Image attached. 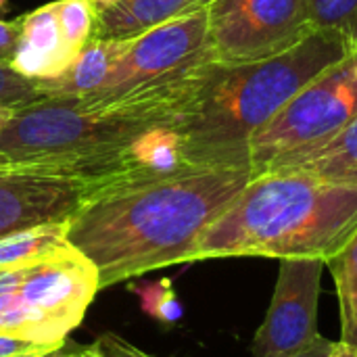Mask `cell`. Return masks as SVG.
<instances>
[{
  "instance_id": "6da1fadb",
  "label": "cell",
  "mask_w": 357,
  "mask_h": 357,
  "mask_svg": "<svg viewBox=\"0 0 357 357\" xmlns=\"http://www.w3.org/2000/svg\"><path fill=\"white\" fill-rule=\"evenodd\" d=\"M251 169H182L115 180L67 222V243L98 272L100 289L188 264L203 232L251 180Z\"/></svg>"
},
{
  "instance_id": "7a4b0ae2",
  "label": "cell",
  "mask_w": 357,
  "mask_h": 357,
  "mask_svg": "<svg viewBox=\"0 0 357 357\" xmlns=\"http://www.w3.org/2000/svg\"><path fill=\"white\" fill-rule=\"evenodd\" d=\"M199 73L100 107H84L65 96L21 107L0 130V167L75 178L96 190L126 180L132 140L151 126L174 123Z\"/></svg>"
},
{
  "instance_id": "3957f363",
  "label": "cell",
  "mask_w": 357,
  "mask_h": 357,
  "mask_svg": "<svg viewBox=\"0 0 357 357\" xmlns=\"http://www.w3.org/2000/svg\"><path fill=\"white\" fill-rule=\"evenodd\" d=\"M354 52L331 31H314L274 59L209 63L174 117L188 165L201 169H251L253 136L318 73Z\"/></svg>"
},
{
  "instance_id": "277c9868",
  "label": "cell",
  "mask_w": 357,
  "mask_h": 357,
  "mask_svg": "<svg viewBox=\"0 0 357 357\" xmlns=\"http://www.w3.org/2000/svg\"><path fill=\"white\" fill-rule=\"evenodd\" d=\"M357 230V182L264 172L203 232L190 261L335 257Z\"/></svg>"
},
{
  "instance_id": "5b68a950",
  "label": "cell",
  "mask_w": 357,
  "mask_h": 357,
  "mask_svg": "<svg viewBox=\"0 0 357 357\" xmlns=\"http://www.w3.org/2000/svg\"><path fill=\"white\" fill-rule=\"evenodd\" d=\"M98 291L96 268L71 245L0 268V335L61 347Z\"/></svg>"
},
{
  "instance_id": "8992f818",
  "label": "cell",
  "mask_w": 357,
  "mask_h": 357,
  "mask_svg": "<svg viewBox=\"0 0 357 357\" xmlns=\"http://www.w3.org/2000/svg\"><path fill=\"white\" fill-rule=\"evenodd\" d=\"M357 117V52L305 84L251 140L249 167L261 174L274 161L333 140Z\"/></svg>"
},
{
  "instance_id": "52a82bcc",
  "label": "cell",
  "mask_w": 357,
  "mask_h": 357,
  "mask_svg": "<svg viewBox=\"0 0 357 357\" xmlns=\"http://www.w3.org/2000/svg\"><path fill=\"white\" fill-rule=\"evenodd\" d=\"M209 63H215V59L207 10H201L128 40L105 84L75 100L84 107L109 105L138 90L188 79Z\"/></svg>"
},
{
  "instance_id": "ba28073f",
  "label": "cell",
  "mask_w": 357,
  "mask_h": 357,
  "mask_svg": "<svg viewBox=\"0 0 357 357\" xmlns=\"http://www.w3.org/2000/svg\"><path fill=\"white\" fill-rule=\"evenodd\" d=\"M207 25L215 63L274 59L314 33L305 0H209Z\"/></svg>"
},
{
  "instance_id": "9c48e42d",
  "label": "cell",
  "mask_w": 357,
  "mask_h": 357,
  "mask_svg": "<svg viewBox=\"0 0 357 357\" xmlns=\"http://www.w3.org/2000/svg\"><path fill=\"white\" fill-rule=\"evenodd\" d=\"M322 259H278L274 295L253 339V357H272L303 347L318 337Z\"/></svg>"
},
{
  "instance_id": "30bf717a",
  "label": "cell",
  "mask_w": 357,
  "mask_h": 357,
  "mask_svg": "<svg viewBox=\"0 0 357 357\" xmlns=\"http://www.w3.org/2000/svg\"><path fill=\"white\" fill-rule=\"evenodd\" d=\"M94 190L75 178L0 167V238L69 222Z\"/></svg>"
},
{
  "instance_id": "8fae6325",
  "label": "cell",
  "mask_w": 357,
  "mask_h": 357,
  "mask_svg": "<svg viewBox=\"0 0 357 357\" xmlns=\"http://www.w3.org/2000/svg\"><path fill=\"white\" fill-rule=\"evenodd\" d=\"M75 56L63 36L54 2L21 17V40L10 69L29 79H48L65 71Z\"/></svg>"
},
{
  "instance_id": "7c38bea8",
  "label": "cell",
  "mask_w": 357,
  "mask_h": 357,
  "mask_svg": "<svg viewBox=\"0 0 357 357\" xmlns=\"http://www.w3.org/2000/svg\"><path fill=\"white\" fill-rule=\"evenodd\" d=\"M207 2L209 0H115L94 10L92 38L134 40L165 23L205 10Z\"/></svg>"
},
{
  "instance_id": "4fadbf2b",
  "label": "cell",
  "mask_w": 357,
  "mask_h": 357,
  "mask_svg": "<svg viewBox=\"0 0 357 357\" xmlns=\"http://www.w3.org/2000/svg\"><path fill=\"white\" fill-rule=\"evenodd\" d=\"M126 42L90 38L65 71H61L54 77L33 79V82H36L38 90L44 94V98L46 96L79 98V96L92 94L105 84V79H107L113 63L121 54Z\"/></svg>"
},
{
  "instance_id": "5bb4252c",
  "label": "cell",
  "mask_w": 357,
  "mask_h": 357,
  "mask_svg": "<svg viewBox=\"0 0 357 357\" xmlns=\"http://www.w3.org/2000/svg\"><path fill=\"white\" fill-rule=\"evenodd\" d=\"M264 172H301L335 182H357V117L333 140L287 155Z\"/></svg>"
},
{
  "instance_id": "9a60e30c",
  "label": "cell",
  "mask_w": 357,
  "mask_h": 357,
  "mask_svg": "<svg viewBox=\"0 0 357 357\" xmlns=\"http://www.w3.org/2000/svg\"><path fill=\"white\" fill-rule=\"evenodd\" d=\"M333 272L341 312V341L357 349V230L347 245L326 261Z\"/></svg>"
},
{
  "instance_id": "2e32d148",
  "label": "cell",
  "mask_w": 357,
  "mask_h": 357,
  "mask_svg": "<svg viewBox=\"0 0 357 357\" xmlns=\"http://www.w3.org/2000/svg\"><path fill=\"white\" fill-rule=\"evenodd\" d=\"M67 243V222L63 224H46L38 228H29L23 232L8 234L0 238V268L17 266L46 253H52Z\"/></svg>"
},
{
  "instance_id": "e0dca14e",
  "label": "cell",
  "mask_w": 357,
  "mask_h": 357,
  "mask_svg": "<svg viewBox=\"0 0 357 357\" xmlns=\"http://www.w3.org/2000/svg\"><path fill=\"white\" fill-rule=\"evenodd\" d=\"M314 31H331L357 46V0H305Z\"/></svg>"
},
{
  "instance_id": "ac0fdd59",
  "label": "cell",
  "mask_w": 357,
  "mask_h": 357,
  "mask_svg": "<svg viewBox=\"0 0 357 357\" xmlns=\"http://www.w3.org/2000/svg\"><path fill=\"white\" fill-rule=\"evenodd\" d=\"M59 23L69 48L77 54L82 46L92 38L94 8L90 0H54Z\"/></svg>"
},
{
  "instance_id": "d6986e66",
  "label": "cell",
  "mask_w": 357,
  "mask_h": 357,
  "mask_svg": "<svg viewBox=\"0 0 357 357\" xmlns=\"http://www.w3.org/2000/svg\"><path fill=\"white\" fill-rule=\"evenodd\" d=\"M134 291L140 297L142 310L165 322V324H176L182 318V305L172 289L169 280H159V282H146L140 287H134Z\"/></svg>"
},
{
  "instance_id": "ffe728a7",
  "label": "cell",
  "mask_w": 357,
  "mask_h": 357,
  "mask_svg": "<svg viewBox=\"0 0 357 357\" xmlns=\"http://www.w3.org/2000/svg\"><path fill=\"white\" fill-rule=\"evenodd\" d=\"M40 98H44V94L38 90L33 79L23 77L8 65L0 63V105L2 107L21 109Z\"/></svg>"
},
{
  "instance_id": "44dd1931",
  "label": "cell",
  "mask_w": 357,
  "mask_h": 357,
  "mask_svg": "<svg viewBox=\"0 0 357 357\" xmlns=\"http://www.w3.org/2000/svg\"><path fill=\"white\" fill-rule=\"evenodd\" d=\"M52 345H40L21 337L13 335H0V357H44L50 354Z\"/></svg>"
},
{
  "instance_id": "7402d4cb",
  "label": "cell",
  "mask_w": 357,
  "mask_h": 357,
  "mask_svg": "<svg viewBox=\"0 0 357 357\" xmlns=\"http://www.w3.org/2000/svg\"><path fill=\"white\" fill-rule=\"evenodd\" d=\"M94 347L98 349L100 357H153L151 354L142 351L140 347H134L132 343H128L123 337L113 335V333L98 337L94 341Z\"/></svg>"
},
{
  "instance_id": "603a6c76",
  "label": "cell",
  "mask_w": 357,
  "mask_h": 357,
  "mask_svg": "<svg viewBox=\"0 0 357 357\" xmlns=\"http://www.w3.org/2000/svg\"><path fill=\"white\" fill-rule=\"evenodd\" d=\"M19 40H21V19H15V21L0 19V63L10 67Z\"/></svg>"
},
{
  "instance_id": "cb8c5ba5",
  "label": "cell",
  "mask_w": 357,
  "mask_h": 357,
  "mask_svg": "<svg viewBox=\"0 0 357 357\" xmlns=\"http://www.w3.org/2000/svg\"><path fill=\"white\" fill-rule=\"evenodd\" d=\"M335 343L322 335L314 337L310 343H305L303 347H297L293 351H287V354H280V356H272V357H331V351H333Z\"/></svg>"
},
{
  "instance_id": "d4e9b609",
  "label": "cell",
  "mask_w": 357,
  "mask_h": 357,
  "mask_svg": "<svg viewBox=\"0 0 357 357\" xmlns=\"http://www.w3.org/2000/svg\"><path fill=\"white\" fill-rule=\"evenodd\" d=\"M44 357H100L98 349L94 347V343L90 347H75V345H61L56 349H52L50 354Z\"/></svg>"
},
{
  "instance_id": "484cf974",
  "label": "cell",
  "mask_w": 357,
  "mask_h": 357,
  "mask_svg": "<svg viewBox=\"0 0 357 357\" xmlns=\"http://www.w3.org/2000/svg\"><path fill=\"white\" fill-rule=\"evenodd\" d=\"M331 357H357V349L347 345V343H343V341H339V343H335Z\"/></svg>"
},
{
  "instance_id": "4316f807",
  "label": "cell",
  "mask_w": 357,
  "mask_h": 357,
  "mask_svg": "<svg viewBox=\"0 0 357 357\" xmlns=\"http://www.w3.org/2000/svg\"><path fill=\"white\" fill-rule=\"evenodd\" d=\"M17 109H10V107H2L0 105V130L8 123V119L13 117V113H15Z\"/></svg>"
},
{
  "instance_id": "83f0119b",
  "label": "cell",
  "mask_w": 357,
  "mask_h": 357,
  "mask_svg": "<svg viewBox=\"0 0 357 357\" xmlns=\"http://www.w3.org/2000/svg\"><path fill=\"white\" fill-rule=\"evenodd\" d=\"M111 2H115V0H90V4H92L94 10H98V8H102V6H107Z\"/></svg>"
},
{
  "instance_id": "f1b7e54d",
  "label": "cell",
  "mask_w": 357,
  "mask_h": 357,
  "mask_svg": "<svg viewBox=\"0 0 357 357\" xmlns=\"http://www.w3.org/2000/svg\"><path fill=\"white\" fill-rule=\"evenodd\" d=\"M4 4H6V0H0V10L4 8Z\"/></svg>"
},
{
  "instance_id": "f546056e",
  "label": "cell",
  "mask_w": 357,
  "mask_h": 357,
  "mask_svg": "<svg viewBox=\"0 0 357 357\" xmlns=\"http://www.w3.org/2000/svg\"><path fill=\"white\" fill-rule=\"evenodd\" d=\"M356 52H357V46H356Z\"/></svg>"
}]
</instances>
